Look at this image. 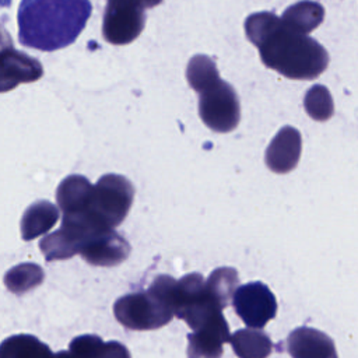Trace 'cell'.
Segmentation results:
<instances>
[{"label": "cell", "instance_id": "cell-25", "mask_svg": "<svg viewBox=\"0 0 358 358\" xmlns=\"http://www.w3.org/2000/svg\"><path fill=\"white\" fill-rule=\"evenodd\" d=\"M55 358H83V357H80V355L71 352L70 350H69V351L62 350V351H59V352L55 354Z\"/></svg>", "mask_w": 358, "mask_h": 358}, {"label": "cell", "instance_id": "cell-8", "mask_svg": "<svg viewBox=\"0 0 358 358\" xmlns=\"http://www.w3.org/2000/svg\"><path fill=\"white\" fill-rule=\"evenodd\" d=\"M144 7L138 0H106L102 35L112 45H127L143 31Z\"/></svg>", "mask_w": 358, "mask_h": 358}, {"label": "cell", "instance_id": "cell-11", "mask_svg": "<svg viewBox=\"0 0 358 358\" xmlns=\"http://www.w3.org/2000/svg\"><path fill=\"white\" fill-rule=\"evenodd\" d=\"M130 250L131 248L126 238L113 228H108L98 232L80 255L91 266L112 267L123 263L129 257Z\"/></svg>", "mask_w": 358, "mask_h": 358}, {"label": "cell", "instance_id": "cell-26", "mask_svg": "<svg viewBox=\"0 0 358 358\" xmlns=\"http://www.w3.org/2000/svg\"><path fill=\"white\" fill-rule=\"evenodd\" d=\"M140 4L144 7V8H150V7H155L158 6L162 0H138Z\"/></svg>", "mask_w": 358, "mask_h": 358}, {"label": "cell", "instance_id": "cell-4", "mask_svg": "<svg viewBox=\"0 0 358 358\" xmlns=\"http://www.w3.org/2000/svg\"><path fill=\"white\" fill-rule=\"evenodd\" d=\"M175 315L193 330H201L222 315L224 306L215 299L200 273H187L176 284Z\"/></svg>", "mask_w": 358, "mask_h": 358}, {"label": "cell", "instance_id": "cell-10", "mask_svg": "<svg viewBox=\"0 0 358 358\" xmlns=\"http://www.w3.org/2000/svg\"><path fill=\"white\" fill-rule=\"evenodd\" d=\"M301 151L302 137L299 130L292 126H284L266 148L264 162L275 173H288L298 165Z\"/></svg>", "mask_w": 358, "mask_h": 358}, {"label": "cell", "instance_id": "cell-9", "mask_svg": "<svg viewBox=\"0 0 358 358\" xmlns=\"http://www.w3.org/2000/svg\"><path fill=\"white\" fill-rule=\"evenodd\" d=\"M232 306L242 322L253 329H263L277 313V301L262 281L239 285L232 296Z\"/></svg>", "mask_w": 358, "mask_h": 358}, {"label": "cell", "instance_id": "cell-5", "mask_svg": "<svg viewBox=\"0 0 358 358\" xmlns=\"http://www.w3.org/2000/svg\"><path fill=\"white\" fill-rule=\"evenodd\" d=\"M133 197L134 187L126 176L106 173L92 186L85 214L103 227L115 228L126 218Z\"/></svg>", "mask_w": 358, "mask_h": 358}, {"label": "cell", "instance_id": "cell-24", "mask_svg": "<svg viewBox=\"0 0 358 358\" xmlns=\"http://www.w3.org/2000/svg\"><path fill=\"white\" fill-rule=\"evenodd\" d=\"M238 271L232 267H218L207 278V287L215 299L225 308L236 291Z\"/></svg>", "mask_w": 358, "mask_h": 358}, {"label": "cell", "instance_id": "cell-12", "mask_svg": "<svg viewBox=\"0 0 358 358\" xmlns=\"http://www.w3.org/2000/svg\"><path fill=\"white\" fill-rule=\"evenodd\" d=\"M42 64L13 45H3L1 50V91H10L21 83H32L42 77Z\"/></svg>", "mask_w": 358, "mask_h": 358}, {"label": "cell", "instance_id": "cell-23", "mask_svg": "<svg viewBox=\"0 0 358 358\" xmlns=\"http://www.w3.org/2000/svg\"><path fill=\"white\" fill-rule=\"evenodd\" d=\"M303 108L313 120H329L334 113V103L330 91L320 84L312 85L305 94Z\"/></svg>", "mask_w": 358, "mask_h": 358}, {"label": "cell", "instance_id": "cell-15", "mask_svg": "<svg viewBox=\"0 0 358 358\" xmlns=\"http://www.w3.org/2000/svg\"><path fill=\"white\" fill-rule=\"evenodd\" d=\"M92 183L83 175L74 173L64 178L56 190L57 206L63 215L85 214L92 193Z\"/></svg>", "mask_w": 358, "mask_h": 358}, {"label": "cell", "instance_id": "cell-21", "mask_svg": "<svg viewBox=\"0 0 358 358\" xmlns=\"http://www.w3.org/2000/svg\"><path fill=\"white\" fill-rule=\"evenodd\" d=\"M45 278L41 266L35 263H20L11 267L4 275V285L14 294H24L36 288Z\"/></svg>", "mask_w": 358, "mask_h": 358}, {"label": "cell", "instance_id": "cell-6", "mask_svg": "<svg viewBox=\"0 0 358 358\" xmlns=\"http://www.w3.org/2000/svg\"><path fill=\"white\" fill-rule=\"evenodd\" d=\"M108 229L85 214L63 215L62 225L55 232L45 235L39 249L48 262L70 259L80 255L90 241L101 231Z\"/></svg>", "mask_w": 358, "mask_h": 358}, {"label": "cell", "instance_id": "cell-3", "mask_svg": "<svg viewBox=\"0 0 358 358\" xmlns=\"http://www.w3.org/2000/svg\"><path fill=\"white\" fill-rule=\"evenodd\" d=\"M178 280L157 275L147 291L130 292L113 303L116 320L130 330H155L168 324L173 315V295Z\"/></svg>", "mask_w": 358, "mask_h": 358}, {"label": "cell", "instance_id": "cell-1", "mask_svg": "<svg viewBox=\"0 0 358 358\" xmlns=\"http://www.w3.org/2000/svg\"><path fill=\"white\" fill-rule=\"evenodd\" d=\"M245 32L262 62L287 78L313 80L329 64V53L317 41L288 28L271 11L250 14Z\"/></svg>", "mask_w": 358, "mask_h": 358}, {"label": "cell", "instance_id": "cell-13", "mask_svg": "<svg viewBox=\"0 0 358 358\" xmlns=\"http://www.w3.org/2000/svg\"><path fill=\"white\" fill-rule=\"evenodd\" d=\"M287 351L292 358H338L334 341L323 331L301 326L287 337Z\"/></svg>", "mask_w": 358, "mask_h": 358}, {"label": "cell", "instance_id": "cell-22", "mask_svg": "<svg viewBox=\"0 0 358 358\" xmlns=\"http://www.w3.org/2000/svg\"><path fill=\"white\" fill-rule=\"evenodd\" d=\"M186 78L196 92H201L220 80V73L213 59L206 55H194L187 63Z\"/></svg>", "mask_w": 358, "mask_h": 358}, {"label": "cell", "instance_id": "cell-14", "mask_svg": "<svg viewBox=\"0 0 358 358\" xmlns=\"http://www.w3.org/2000/svg\"><path fill=\"white\" fill-rule=\"evenodd\" d=\"M229 326L224 316L187 336V358H221L222 345L229 343Z\"/></svg>", "mask_w": 358, "mask_h": 358}, {"label": "cell", "instance_id": "cell-16", "mask_svg": "<svg viewBox=\"0 0 358 358\" xmlns=\"http://www.w3.org/2000/svg\"><path fill=\"white\" fill-rule=\"evenodd\" d=\"M59 206L48 200H38L27 207L21 217V236L24 241H32L49 229H52L59 220Z\"/></svg>", "mask_w": 358, "mask_h": 358}, {"label": "cell", "instance_id": "cell-18", "mask_svg": "<svg viewBox=\"0 0 358 358\" xmlns=\"http://www.w3.org/2000/svg\"><path fill=\"white\" fill-rule=\"evenodd\" d=\"M70 351L83 358H131L126 345L119 341H103L95 334L74 337Z\"/></svg>", "mask_w": 358, "mask_h": 358}, {"label": "cell", "instance_id": "cell-7", "mask_svg": "<svg viewBox=\"0 0 358 358\" xmlns=\"http://www.w3.org/2000/svg\"><path fill=\"white\" fill-rule=\"evenodd\" d=\"M199 94V115L208 129L217 133H228L238 127L241 105L231 84L220 78Z\"/></svg>", "mask_w": 358, "mask_h": 358}, {"label": "cell", "instance_id": "cell-17", "mask_svg": "<svg viewBox=\"0 0 358 358\" xmlns=\"http://www.w3.org/2000/svg\"><path fill=\"white\" fill-rule=\"evenodd\" d=\"M324 18V8L320 3L313 0H301L285 8L282 13V22L299 32L309 34L315 28H317Z\"/></svg>", "mask_w": 358, "mask_h": 358}, {"label": "cell", "instance_id": "cell-20", "mask_svg": "<svg viewBox=\"0 0 358 358\" xmlns=\"http://www.w3.org/2000/svg\"><path fill=\"white\" fill-rule=\"evenodd\" d=\"M0 358H55V354L32 334H14L3 340Z\"/></svg>", "mask_w": 358, "mask_h": 358}, {"label": "cell", "instance_id": "cell-2", "mask_svg": "<svg viewBox=\"0 0 358 358\" xmlns=\"http://www.w3.org/2000/svg\"><path fill=\"white\" fill-rule=\"evenodd\" d=\"M91 11L90 0H21L18 41L43 52L63 49L83 32Z\"/></svg>", "mask_w": 358, "mask_h": 358}, {"label": "cell", "instance_id": "cell-19", "mask_svg": "<svg viewBox=\"0 0 358 358\" xmlns=\"http://www.w3.org/2000/svg\"><path fill=\"white\" fill-rule=\"evenodd\" d=\"M229 344L238 358H267L274 347L266 333L253 327L236 330Z\"/></svg>", "mask_w": 358, "mask_h": 358}]
</instances>
